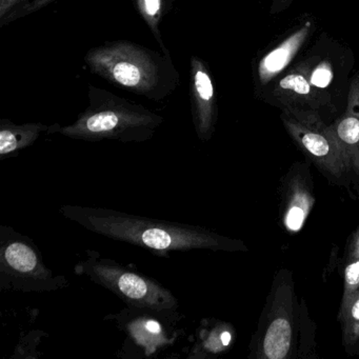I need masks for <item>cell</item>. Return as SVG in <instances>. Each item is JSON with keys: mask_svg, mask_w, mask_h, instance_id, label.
I'll return each instance as SVG.
<instances>
[{"mask_svg": "<svg viewBox=\"0 0 359 359\" xmlns=\"http://www.w3.org/2000/svg\"><path fill=\"white\" fill-rule=\"evenodd\" d=\"M60 214L86 230L149 250L158 256L193 250L248 251L241 241L194 224L165 222L104 208L62 205Z\"/></svg>", "mask_w": 359, "mask_h": 359, "instance_id": "1", "label": "cell"}, {"mask_svg": "<svg viewBox=\"0 0 359 359\" xmlns=\"http://www.w3.org/2000/svg\"><path fill=\"white\" fill-rule=\"evenodd\" d=\"M83 60L92 74L152 102L165 100L180 87V72L170 51L121 39L91 48Z\"/></svg>", "mask_w": 359, "mask_h": 359, "instance_id": "2", "label": "cell"}, {"mask_svg": "<svg viewBox=\"0 0 359 359\" xmlns=\"http://www.w3.org/2000/svg\"><path fill=\"white\" fill-rule=\"evenodd\" d=\"M88 100L89 104L76 121L60 127L57 133L83 142H144L163 123V117L150 109L93 85L88 87Z\"/></svg>", "mask_w": 359, "mask_h": 359, "instance_id": "3", "label": "cell"}, {"mask_svg": "<svg viewBox=\"0 0 359 359\" xmlns=\"http://www.w3.org/2000/svg\"><path fill=\"white\" fill-rule=\"evenodd\" d=\"M308 310L299 304L294 290L293 278L281 269L273 281L260 318L258 330L252 339L251 357L260 359H287L300 357L314 346V334L309 333L313 325Z\"/></svg>", "mask_w": 359, "mask_h": 359, "instance_id": "4", "label": "cell"}, {"mask_svg": "<svg viewBox=\"0 0 359 359\" xmlns=\"http://www.w3.org/2000/svg\"><path fill=\"white\" fill-rule=\"evenodd\" d=\"M75 272L116 294L131 308L163 316L175 314L180 308L175 296L163 285L110 258L100 257L97 252H86L85 259L75 266Z\"/></svg>", "mask_w": 359, "mask_h": 359, "instance_id": "5", "label": "cell"}, {"mask_svg": "<svg viewBox=\"0 0 359 359\" xmlns=\"http://www.w3.org/2000/svg\"><path fill=\"white\" fill-rule=\"evenodd\" d=\"M280 117L298 149L331 184L346 189L354 184L358 188L331 126L323 121L320 112L287 107L283 109Z\"/></svg>", "mask_w": 359, "mask_h": 359, "instance_id": "6", "label": "cell"}, {"mask_svg": "<svg viewBox=\"0 0 359 359\" xmlns=\"http://www.w3.org/2000/svg\"><path fill=\"white\" fill-rule=\"evenodd\" d=\"M68 285L43 264L41 252L28 237L10 226L0 228V287L20 292L57 291Z\"/></svg>", "mask_w": 359, "mask_h": 359, "instance_id": "7", "label": "cell"}, {"mask_svg": "<svg viewBox=\"0 0 359 359\" xmlns=\"http://www.w3.org/2000/svg\"><path fill=\"white\" fill-rule=\"evenodd\" d=\"M279 218L283 229L297 233L306 224L315 203L314 184L310 165L296 163L290 168L281 184Z\"/></svg>", "mask_w": 359, "mask_h": 359, "instance_id": "8", "label": "cell"}, {"mask_svg": "<svg viewBox=\"0 0 359 359\" xmlns=\"http://www.w3.org/2000/svg\"><path fill=\"white\" fill-rule=\"evenodd\" d=\"M191 114L197 137L201 142L211 140L218 119L217 94L209 66L203 58H190Z\"/></svg>", "mask_w": 359, "mask_h": 359, "instance_id": "9", "label": "cell"}, {"mask_svg": "<svg viewBox=\"0 0 359 359\" xmlns=\"http://www.w3.org/2000/svg\"><path fill=\"white\" fill-rule=\"evenodd\" d=\"M273 96L283 109L294 107L319 112L327 102L321 89L311 83L310 62H302L281 77L273 89Z\"/></svg>", "mask_w": 359, "mask_h": 359, "instance_id": "10", "label": "cell"}, {"mask_svg": "<svg viewBox=\"0 0 359 359\" xmlns=\"http://www.w3.org/2000/svg\"><path fill=\"white\" fill-rule=\"evenodd\" d=\"M330 126L359 190V75L351 81L344 114Z\"/></svg>", "mask_w": 359, "mask_h": 359, "instance_id": "11", "label": "cell"}, {"mask_svg": "<svg viewBox=\"0 0 359 359\" xmlns=\"http://www.w3.org/2000/svg\"><path fill=\"white\" fill-rule=\"evenodd\" d=\"M313 28V22L306 20L260 60L257 68L260 85H269L289 67L310 37Z\"/></svg>", "mask_w": 359, "mask_h": 359, "instance_id": "12", "label": "cell"}, {"mask_svg": "<svg viewBox=\"0 0 359 359\" xmlns=\"http://www.w3.org/2000/svg\"><path fill=\"white\" fill-rule=\"evenodd\" d=\"M60 126L41 123H29L18 125L10 119L0 121V156L6 158L9 155L29 148L36 142L43 134L57 133Z\"/></svg>", "mask_w": 359, "mask_h": 359, "instance_id": "13", "label": "cell"}, {"mask_svg": "<svg viewBox=\"0 0 359 359\" xmlns=\"http://www.w3.org/2000/svg\"><path fill=\"white\" fill-rule=\"evenodd\" d=\"M175 0H133V6L138 15L144 20L151 34L163 51H169L165 47L161 33L163 20L173 10Z\"/></svg>", "mask_w": 359, "mask_h": 359, "instance_id": "14", "label": "cell"}, {"mask_svg": "<svg viewBox=\"0 0 359 359\" xmlns=\"http://www.w3.org/2000/svg\"><path fill=\"white\" fill-rule=\"evenodd\" d=\"M234 329L229 323H219L212 327H205L199 334L198 344L193 348L196 356L209 357L226 352L232 346L234 340Z\"/></svg>", "mask_w": 359, "mask_h": 359, "instance_id": "15", "label": "cell"}, {"mask_svg": "<svg viewBox=\"0 0 359 359\" xmlns=\"http://www.w3.org/2000/svg\"><path fill=\"white\" fill-rule=\"evenodd\" d=\"M342 346L350 354L359 353V290L346 302L340 304Z\"/></svg>", "mask_w": 359, "mask_h": 359, "instance_id": "16", "label": "cell"}, {"mask_svg": "<svg viewBox=\"0 0 359 359\" xmlns=\"http://www.w3.org/2000/svg\"><path fill=\"white\" fill-rule=\"evenodd\" d=\"M342 266L344 291L340 304L346 302L359 290V226L348 237Z\"/></svg>", "mask_w": 359, "mask_h": 359, "instance_id": "17", "label": "cell"}, {"mask_svg": "<svg viewBox=\"0 0 359 359\" xmlns=\"http://www.w3.org/2000/svg\"><path fill=\"white\" fill-rule=\"evenodd\" d=\"M310 79L311 83L318 88V89H325L329 87L333 79V70L331 65L327 62H321L313 66L310 62Z\"/></svg>", "mask_w": 359, "mask_h": 359, "instance_id": "18", "label": "cell"}, {"mask_svg": "<svg viewBox=\"0 0 359 359\" xmlns=\"http://www.w3.org/2000/svg\"><path fill=\"white\" fill-rule=\"evenodd\" d=\"M142 327H137V329H132V335L138 333L140 335L136 336L140 341L144 344V342L147 340H151L152 341V337L156 338V339H161L163 337V329H161V323L155 319H144V320L138 321Z\"/></svg>", "mask_w": 359, "mask_h": 359, "instance_id": "19", "label": "cell"}, {"mask_svg": "<svg viewBox=\"0 0 359 359\" xmlns=\"http://www.w3.org/2000/svg\"><path fill=\"white\" fill-rule=\"evenodd\" d=\"M56 1H58V0H31L30 3L22 6V8L13 12L6 20L5 24L3 25V28L7 26V25L11 24L14 20H20V18L30 15V14L35 13V12L41 11L43 8L48 7V6L52 5V4L56 3Z\"/></svg>", "mask_w": 359, "mask_h": 359, "instance_id": "20", "label": "cell"}, {"mask_svg": "<svg viewBox=\"0 0 359 359\" xmlns=\"http://www.w3.org/2000/svg\"><path fill=\"white\" fill-rule=\"evenodd\" d=\"M31 0H0V28H3L6 20L16 10L30 3Z\"/></svg>", "mask_w": 359, "mask_h": 359, "instance_id": "21", "label": "cell"}, {"mask_svg": "<svg viewBox=\"0 0 359 359\" xmlns=\"http://www.w3.org/2000/svg\"><path fill=\"white\" fill-rule=\"evenodd\" d=\"M293 1L294 0H274L272 7H271V11H272V13L285 11Z\"/></svg>", "mask_w": 359, "mask_h": 359, "instance_id": "22", "label": "cell"}]
</instances>
